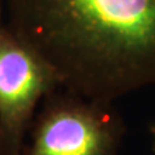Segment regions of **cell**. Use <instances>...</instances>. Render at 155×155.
Returning a JSON list of instances; mask_svg holds the SVG:
<instances>
[{
    "mask_svg": "<svg viewBox=\"0 0 155 155\" xmlns=\"http://www.w3.org/2000/svg\"><path fill=\"white\" fill-rule=\"evenodd\" d=\"M4 22L61 88L115 104L155 85V0H4Z\"/></svg>",
    "mask_w": 155,
    "mask_h": 155,
    "instance_id": "cell-1",
    "label": "cell"
},
{
    "mask_svg": "<svg viewBox=\"0 0 155 155\" xmlns=\"http://www.w3.org/2000/svg\"><path fill=\"white\" fill-rule=\"evenodd\" d=\"M124 134L114 104L58 87L41 101L21 155H118Z\"/></svg>",
    "mask_w": 155,
    "mask_h": 155,
    "instance_id": "cell-2",
    "label": "cell"
},
{
    "mask_svg": "<svg viewBox=\"0 0 155 155\" xmlns=\"http://www.w3.org/2000/svg\"><path fill=\"white\" fill-rule=\"evenodd\" d=\"M58 87L41 58L0 21V129L11 155H21L41 101Z\"/></svg>",
    "mask_w": 155,
    "mask_h": 155,
    "instance_id": "cell-3",
    "label": "cell"
},
{
    "mask_svg": "<svg viewBox=\"0 0 155 155\" xmlns=\"http://www.w3.org/2000/svg\"><path fill=\"white\" fill-rule=\"evenodd\" d=\"M0 155H11L9 149L7 146V142L4 140V136L2 133V129H0Z\"/></svg>",
    "mask_w": 155,
    "mask_h": 155,
    "instance_id": "cell-4",
    "label": "cell"
},
{
    "mask_svg": "<svg viewBox=\"0 0 155 155\" xmlns=\"http://www.w3.org/2000/svg\"><path fill=\"white\" fill-rule=\"evenodd\" d=\"M150 136H151V141H153V150L155 154V120L150 124Z\"/></svg>",
    "mask_w": 155,
    "mask_h": 155,
    "instance_id": "cell-5",
    "label": "cell"
},
{
    "mask_svg": "<svg viewBox=\"0 0 155 155\" xmlns=\"http://www.w3.org/2000/svg\"><path fill=\"white\" fill-rule=\"evenodd\" d=\"M4 19V2L0 0V21Z\"/></svg>",
    "mask_w": 155,
    "mask_h": 155,
    "instance_id": "cell-6",
    "label": "cell"
},
{
    "mask_svg": "<svg viewBox=\"0 0 155 155\" xmlns=\"http://www.w3.org/2000/svg\"><path fill=\"white\" fill-rule=\"evenodd\" d=\"M3 2H4V0H3Z\"/></svg>",
    "mask_w": 155,
    "mask_h": 155,
    "instance_id": "cell-7",
    "label": "cell"
}]
</instances>
